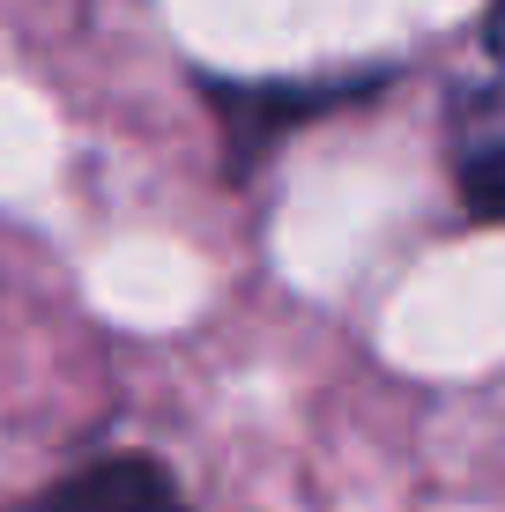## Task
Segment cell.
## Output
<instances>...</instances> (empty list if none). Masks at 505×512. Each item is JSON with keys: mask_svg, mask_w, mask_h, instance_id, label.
<instances>
[{"mask_svg": "<svg viewBox=\"0 0 505 512\" xmlns=\"http://www.w3.org/2000/svg\"><path fill=\"white\" fill-rule=\"evenodd\" d=\"M342 97H357V82H208V104L223 112V127H238V171L283 127H298Z\"/></svg>", "mask_w": 505, "mask_h": 512, "instance_id": "cell-1", "label": "cell"}, {"mask_svg": "<svg viewBox=\"0 0 505 512\" xmlns=\"http://www.w3.org/2000/svg\"><path fill=\"white\" fill-rule=\"evenodd\" d=\"M38 512H186V498L156 461L119 453V461H90L67 483H52L38 498Z\"/></svg>", "mask_w": 505, "mask_h": 512, "instance_id": "cell-2", "label": "cell"}]
</instances>
